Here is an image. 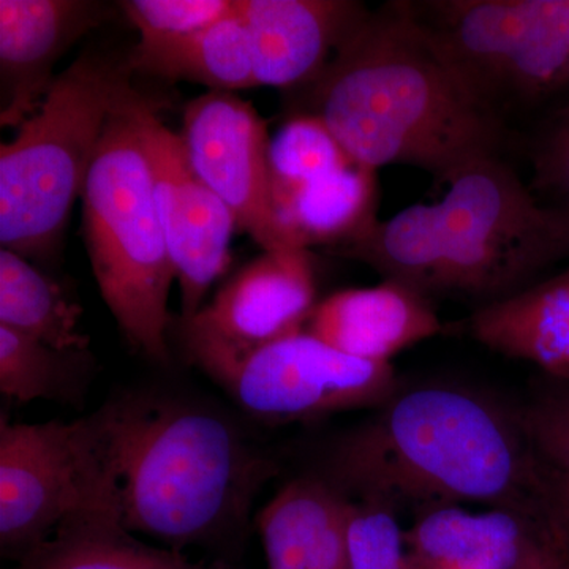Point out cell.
I'll return each mask as SVG.
<instances>
[{"mask_svg":"<svg viewBox=\"0 0 569 569\" xmlns=\"http://www.w3.org/2000/svg\"><path fill=\"white\" fill-rule=\"evenodd\" d=\"M92 415L123 529L176 552L208 550L236 569L274 460L231 419L190 400L129 392Z\"/></svg>","mask_w":569,"mask_h":569,"instance_id":"obj_1","label":"cell"},{"mask_svg":"<svg viewBox=\"0 0 569 569\" xmlns=\"http://www.w3.org/2000/svg\"><path fill=\"white\" fill-rule=\"evenodd\" d=\"M306 88L299 114L320 119L355 163L376 171L408 164L447 182L503 141L500 116L438 58L407 2L369 11Z\"/></svg>","mask_w":569,"mask_h":569,"instance_id":"obj_2","label":"cell"},{"mask_svg":"<svg viewBox=\"0 0 569 569\" xmlns=\"http://www.w3.org/2000/svg\"><path fill=\"white\" fill-rule=\"evenodd\" d=\"M538 459L522 413L456 385L400 388L339 438L325 477L396 509L481 503L537 508Z\"/></svg>","mask_w":569,"mask_h":569,"instance_id":"obj_3","label":"cell"},{"mask_svg":"<svg viewBox=\"0 0 569 569\" xmlns=\"http://www.w3.org/2000/svg\"><path fill=\"white\" fill-rule=\"evenodd\" d=\"M447 183L437 203L410 206L329 250L427 299L463 296L482 306L518 293L565 257L550 208L500 156L462 164Z\"/></svg>","mask_w":569,"mask_h":569,"instance_id":"obj_4","label":"cell"},{"mask_svg":"<svg viewBox=\"0 0 569 569\" xmlns=\"http://www.w3.org/2000/svg\"><path fill=\"white\" fill-rule=\"evenodd\" d=\"M129 51L91 48L56 77L39 111L0 148V244L24 258L56 252L104 127L141 99Z\"/></svg>","mask_w":569,"mask_h":569,"instance_id":"obj_5","label":"cell"},{"mask_svg":"<svg viewBox=\"0 0 569 569\" xmlns=\"http://www.w3.org/2000/svg\"><path fill=\"white\" fill-rule=\"evenodd\" d=\"M148 96L111 116L84 189V239L104 305L133 350L170 362L168 296L176 279L141 137Z\"/></svg>","mask_w":569,"mask_h":569,"instance_id":"obj_6","label":"cell"},{"mask_svg":"<svg viewBox=\"0 0 569 569\" xmlns=\"http://www.w3.org/2000/svg\"><path fill=\"white\" fill-rule=\"evenodd\" d=\"M411 18L479 103L552 96L569 61V0L407 2Z\"/></svg>","mask_w":569,"mask_h":569,"instance_id":"obj_7","label":"cell"},{"mask_svg":"<svg viewBox=\"0 0 569 569\" xmlns=\"http://www.w3.org/2000/svg\"><path fill=\"white\" fill-rule=\"evenodd\" d=\"M110 511V478L96 418L0 422V550L17 563L63 523Z\"/></svg>","mask_w":569,"mask_h":569,"instance_id":"obj_8","label":"cell"},{"mask_svg":"<svg viewBox=\"0 0 569 569\" xmlns=\"http://www.w3.org/2000/svg\"><path fill=\"white\" fill-rule=\"evenodd\" d=\"M213 381L249 417L271 425L378 408L402 388L391 362L353 358L306 329L253 351Z\"/></svg>","mask_w":569,"mask_h":569,"instance_id":"obj_9","label":"cell"},{"mask_svg":"<svg viewBox=\"0 0 569 569\" xmlns=\"http://www.w3.org/2000/svg\"><path fill=\"white\" fill-rule=\"evenodd\" d=\"M317 305L309 250H263L197 316L179 321V331L190 361L217 380L253 351L306 329Z\"/></svg>","mask_w":569,"mask_h":569,"instance_id":"obj_10","label":"cell"},{"mask_svg":"<svg viewBox=\"0 0 569 569\" xmlns=\"http://www.w3.org/2000/svg\"><path fill=\"white\" fill-rule=\"evenodd\" d=\"M194 173L263 250L290 249L274 208L268 123L234 92L209 91L187 104L183 132Z\"/></svg>","mask_w":569,"mask_h":569,"instance_id":"obj_11","label":"cell"},{"mask_svg":"<svg viewBox=\"0 0 569 569\" xmlns=\"http://www.w3.org/2000/svg\"><path fill=\"white\" fill-rule=\"evenodd\" d=\"M160 107L141 112V137L148 153L157 208L181 288V318L203 307L209 288L231 264L236 220L223 201L194 173L181 134L160 121Z\"/></svg>","mask_w":569,"mask_h":569,"instance_id":"obj_12","label":"cell"},{"mask_svg":"<svg viewBox=\"0 0 569 569\" xmlns=\"http://www.w3.org/2000/svg\"><path fill=\"white\" fill-rule=\"evenodd\" d=\"M99 0H0V126L20 127L39 111L56 63L110 18Z\"/></svg>","mask_w":569,"mask_h":569,"instance_id":"obj_13","label":"cell"},{"mask_svg":"<svg viewBox=\"0 0 569 569\" xmlns=\"http://www.w3.org/2000/svg\"><path fill=\"white\" fill-rule=\"evenodd\" d=\"M557 537L541 505L482 512L429 508L406 530L413 569H533Z\"/></svg>","mask_w":569,"mask_h":569,"instance_id":"obj_14","label":"cell"},{"mask_svg":"<svg viewBox=\"0 0 569 569\" xmlns=\"http://www.w3.org/2000/svg\"><path fill=\"white\" fill-rule=\"evenodd\" d=\"M252 51L257 86L317 80L369 10L351 0H234Z\"/></svg>","mask_w":569,"mask_h":569,"instance_id":"obj_15","label":"cell"},{"mask_svg":"<svg viewBox=\"0 0 569 569\" xmlns=\"http://www.w3.org/2000/svg\"><path fill=\"white\" fill-rule=\"evenodd\" d=\"M440 329L430 299L391 280L329 296L306 325V331L329 347L380 365Z\"/></svg>","mask_w":569,"mask_h":569,"instance_id":"obj_16","label":"cell"},{"mask_svg":"<svg viewBox=\"0 0 569 569\" xmlns=\"http://www.w3.org/2000/svg\"><path fill=\"white\" fill-rule=\"evenodd\" d=\"M348 503L325 475L283 486L257 518L268 569H348Z\"/></svg>","mask_w":569,"mask_h":569,"instance_id":"obj_17","label":"cell"},{"mask_svg":"<svg viewBox=\"0 0 569 569\" xmlns=\"http://www.w3.org/2000/svg\"><path fill=\"white\" fill-rule=\"evenodd\" d=\"M482 346L569 381V269L518 293L481 306L470 320Z\"/></svg>","mask_w":569,"mask_h":569,"instance_id":"obj_18","label":"cell"},{"mask_svg":"<svg viewBox=\"0 0 569 569\" xmlns=\"http://www.w3.org/2000/svg\"><path fill=\"white\" fill-rule=\"evenodd\" d=\"M277 219L296 249L347 244L378 222L377 171L362 164L306 182L272 179Z\"/></svg>","mask_w":569,"mask_h":569,"instance_id":"obj_19","label":"cell"},{"mask_svg":"<svg viewBox=\"0 0 569 569\" xmlns=\"http://www.w3.org/2000/svg\"><path fill=\"white\" fill-rule=\"evenodd\" d=\"M134 73L187 81L209 91L234 92L254 88L252 51L241 18L236 13L211 28L168 39H140L129 50Z\"/></svg>","mask_w":569,"mask_h":569,"instance_id":"obj_20","label":"cell"},{"mask_svg":"<svg viewBox=\"0 0 569 569\" xmlns=\"http://www.w3.org/2000/svg\"><path fill=\"white\" fill-rule=\"evenodd\" d=\"M11 569H230L193 561L183 552L148 545L123 529L110 511L63 523L48 541Z\"/></svg>","mask_w":569,"mask_h":569,"instance_id":"obj_21","label":"cell"},{"mask_svg":"<svg viewBox=\"0 0 569 569\" xmlns=\"http://www.w3.org/2000/svg\"><path fill=\"white\" fill-rule=\"evenodd\" d=\"M81 307L28 258L0 250V326L67 353H84L89 337L78 331Z\"/></svg>","mask_w":569,"mask_h":569,"instance_id":"obj_22","label":"cell"},{"mask_svg":"<svg viewBox=\"0 0 569 569\" xmlns=\"http://www.w3.org/2000/svg\"><path fill=\"white\" fill-rule=\"evenodd\" d=\"M84 353H67L0 326V391L9 399L78 403L88 385Z\"/></svg>","mask_w":569,"mask_h":569,"instance_id":"obj_23","label":"cell"},{"mask_svg":"<svg viewBox=\"0 0 569 569\" xmlns=\"http://www.w3.org/2000/svg\"><path fill=\"white\" fill-rule=\"evenodd\" d=\"M351 164L331 130L313 116H296L269 142V168L277 181H313Z\"/></svg>","mask_w":569,"mask_h":569,"instance_id":"obj_24","label":"cell"},{"mask_svg":"<svg viewBox=\"0 0 569 569\" xmlns=\"http://www.w3.org/2000/svg\"><path fill=\"white\" fill-rule=\"evenodd\" d=\"M348 498V569H413L397 509L373 498Z\"/></svg>","mask_w":569,"mask_h":569,"instance_id":"obj_25","label":"cell"},{"mask_svg":"<svg viewBox=\"0 0 569 569\" xmlns=\"http://www.w3.org/2000/svg\"><path fill=\"white\" fill-rule=\"evenodd\" d=\"M140 39H168L203 31L234 13V0H123Z\"/></svg>","mask_w":569,"mask_h":569,"instance_id":"obj_26","label":"cell"},{"mask_svg":"<svg viewBox=\"0 0 569 569\" xmlns=\"http://www.w3.org/2000/svg\"><path fill=\"white\" fill-rule=\"evenodd\" d=\"M520 413L539 462L569 473V381L539 389Z\"/></svg>","mask_w":569,"mask_h":569,"instance_id":"obj_27","label":"cell"},{"mask_svg":"<svg viewBox=\"0 0 569 569\" xmlns=\"http://www.w3.org/2000/svg\"><path fill=\"white\" fill-rule=\"evenodd\" d=\"M533 186L569 203V111L535 157Z\"/></svg>","mask_w":569,"mask_h":569,"instance_id":"obj_28","label":"cell"},{"mask_svg":"<svg viewBox=\"0 0 569 569\" xmlns=\"http://www.w3.org/2000/svg\"><path fill=\"white\" fill-rule=\"evenodd\" d=\"M537 496L552 526L569 548V473L539 462Z\"/></svg>","mask_w":569,"mask_h":569,"instance_id":"obj_29","label":"cell"},{"mask_svg":"<svg viewBox=\"0 0 569 569\" xmlns=\"http://www.w3.org/2000/svg\"><path fill=\"white\" fill-rule=\"evenodd\" d=\"M533 569H569V548L560 535L550 542Z\"/></svg>","mask_w":569,"mask_h":569,"instance_id":"obj_30","label":"cell"},{"mask_svg":"<svg viewBox=\"0 0 569 569\" xmlns=\"http://www.w3.org/2000/svg\"><path fill=\"white\" fill-rule=\"evenodd\" d=\"M552 212L553 224H556L557 238H559L565 257L569 254V203L550 208Z\"/></svg>","mask_w":569,"mask_h":569,"instance_id":"obj_31","label":"cell"},{"mask_svg":"<svg viewBox=\"0 0 569 569\" xmlns=\"http://www.w3.org/2000/svg\"><path fill=\"white\" fill-rule=\"evenodd\" d=\"M560 92H569V61L567 67H565L563 73H561L559 82H557L556 89H553V93Z\"/></svg>","mask_w":569,"mask_h":569,"instance_id":"obj_32","label":"cell"},{"mask_svg":"<svg viewBox=\"0 0 569 569\" xmlns=\"http://www.w3.org/2000/svg\"><path fill=\"white\" fill-rule=\"evenodd\" d=\"M236 569H241V568H236Z\"/></svg>","mask_w":569,"mask_h":569,"instance_id":"obj_33","label":"cell"}]
</instances>
